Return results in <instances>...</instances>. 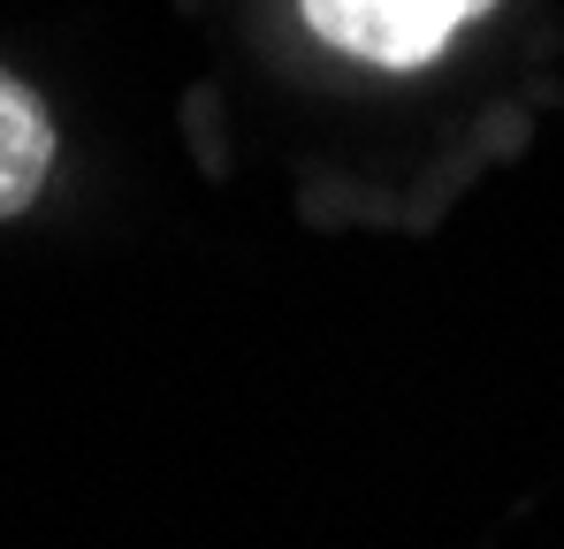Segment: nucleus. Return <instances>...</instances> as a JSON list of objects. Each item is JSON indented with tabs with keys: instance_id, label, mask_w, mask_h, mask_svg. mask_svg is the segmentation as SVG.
<instances>
[{
	"instance_id": "nucleus-1",
	"label": "nucleus",
	"mask_w": 564,
	"mask_h": 549,
	"mask_svg": "<svg viewBox=\"0 0 564 549\" xmlns=\"http://www.w3.org/2000/svg\"><path fill=\"white\" fill-rule=\"evenodd\" d=\"M496 0H305V23L381 69H420L435 62L473 15H488Z\"/></svg>"
},
{
	"instance_id": "nucleus-2",
	"label": "nucleus",
	"mask_w": 564,
	"mask_h": 549,
	"mask_svg": "<svg viewBox=\"0 0 564 549\" xmlns=\"http://www.w3.org/2000/svg\"><path fill=\"white\" fill-rule=\"evenodd\" d=\"M46 169H54V115L31 99V85L0 69V222L39 198Z\"/></svg>"
}]
</instances>
